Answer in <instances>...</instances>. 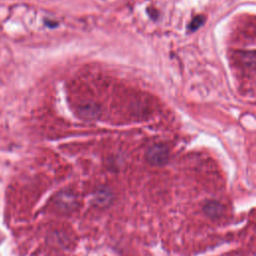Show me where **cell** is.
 <instances>
[{
	"mask_svg": "<svg viewBox=\"0 0 256 256\" xmlns=\"http://www.w3.org/2000/svg\"><path fill=\"white\" fill-rule=\"evenodd\" d=\"M146 160L153 166H163L169 160V150L165 145H152L146 152Z\"/></svg>",
	"mask_w": 256,
	"mask_h": 256,
	"instance_id": "obj_1",
	"label": "cell"
},
{
	"mask_svg": "<svg viewBox=\"0 0 256 256\" xmlns=\"http://www.w3.org/2000/svg\"><path fill=\"white\" fill-rule=\"evenodd\" d=\"M203 211L210 218H218L223 213V206L217 201L210 200L204 204Z\"/></svg>",
	"mask_w": 256,
	"mask_h": 256,
	"instance_id": "obj_2",
	"label": "cell"
},
{
	"mask_svg": "<svg viewBox=\"0 0 256 256\" xmlns=\"http://www.w3.org/2000/svg\"><path fill=\"white\" fill-rule=\"evenodd\" d=\"M78 110H79V115L86 120L96 119L100 114L99 107L96 106L95 104H90V103L80 106Z\"/></svg>",
	"mask_w": 256,
	"mask_h": 256,
	"instance_id": "obj_3",
	"label": "cell"
},
{
	"mask_svg": "<svg viewBox=\"0 0 256 256\" xmlns=\"http://www.w3.org/2000/svg\"><path fill=\"white\" fill-rule=\"evenodd\" d=\"M76 202L75 197L73 194L68 193H61L57 198V204L60 208L66 210V209H72L74 207V204Z\"/></svg>",
	"mask_w": 256,
	"mask_h": 256,
	"instance_id": "obj_4",
	"label": "cell"
},
{
	"mask_svg": "<svg viewBox=\"0 0 256 256\" xmlns=\"http://www.w3.org/2000/svg\"><path fill=\"white\" fill-rule=\"evenodd\" d=\"M95 201L101 205H105L109 203L111 201L110 190H107L106 188H102L101 190H98L95 194Z\"/></svg>",
	"mask_w": 256,
	"mask_h": 256,
	"instance_id": "obj_5",
	"label": "cell"
},
{
	"mask_svg": "<svg viewBox=\"0 0 256 256\" xmlns=\"http://www.w3.org/2000/svg\"><path fill=\"white\" fill-rule=\"evenodd\" d=\"M204 22H205V16H203V15L194 16L188 25L189 31H192V32L196 31L204 24Z\"/></svg>",
	"mask_w": 256,
	"mask_h": 256,
	"instance_id": "obj_6",
	"label": "cell"
},
{
	"mask_svg": "<svg viewBox=\"0 0 256 256\" xmlns=\"http://www.w3.org/2000/svg\"><path fill=\"white\" fill-rule=\"evenodd\" d=\"M45 24H46V26H48V27H50V28H53V27L57 26V23H56V22H52L51 20H46V21H45Z\"/></svg>",
	"mask_w": 256,
	"mask_h": 256,
	"instance_id": "obj_7",
	"label": "cell"
}]
</instances>
